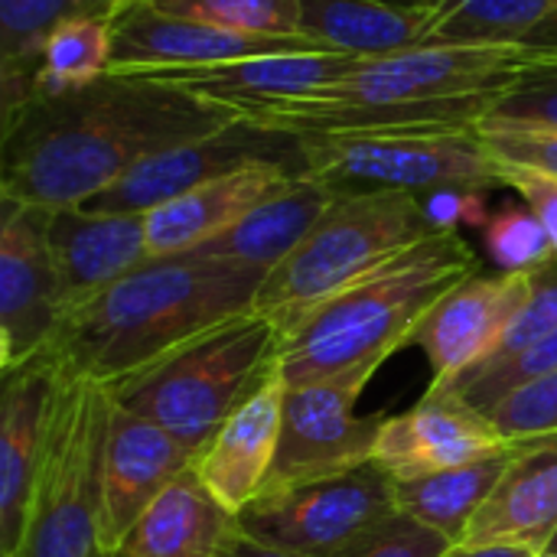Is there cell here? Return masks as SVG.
Listing matches in <instances>:
<instances>
[{"label": "cell", "instance_id": "cell-19", "mask_svg": "<svg viewBox=\"0 0 557 557\" xmlns=\"http://www.w3.org/2000/svg\"><path fill=\"white\" fill-rule=\"evenodd\" d=\"M369 59L346 55V52H297V55H258V59H235L196 69H166L150 72L140 78H153L183 91H193L206 101L225 104L232 111H251L261 104H274L284 98H300L317 88H326Z\"/></svg>", "mask_w": 557, "mask_h": 557}, {"label": "cell", "instance_id": "cell-13", "mask_svg": "<svg viewBox=\"0 0 557 557\" xmlns=\"http://www.w3.org/2000/svg\"><path fill=\"white\" fill-rule=\"evenodd\" d=\"M333 52L310 36H258L219 29L209 23L166 16L140 0H127L114 13V75H150L166 69H196L258 55Z\"/></svg>", "mask_w": 557, "mask_h": 557}, {"label": "cell", "instance_id": "cell-5", "mask_svg": "<svg viewBox=\"0 0 557 557\" xmlns=\"http://www.w3.org/2000/svg\"><path fill=\"white\" fill-rule=\"evenodd\" d=\"M277 326L251 310L117 382L108 395L117 408L163 428L196 457L228 414L277 369Z\"/></svg>", "mask_w": 557, "mask_h": 557}, {"label": "cell", "instance_id": "cell-28", "mask_svg": "<svg viewBox=\"0 0 557 557\" xmlns=\"http://www.w3.org/2000/svg\"><path fill=\"white\" fill-rule=\"evenodd\" d=\"M557 42V0H444L421 46Z\"/></svg>", "mask_w": 557, "mask_h": 557}, {"label": "cell", "instance_id": "cell-24", "mask_svg": "<svg viewBox=\"0 0 557 557\" xmlns=\"http://www.w3.org/2000/svg\"><path fill=\"white\" fill-rule=\"evenodd\" d=\"M235 516L189 467L134 525L114 557H222Z\"/></svg>", "mask_w": 557, "mask_h": 557}, {"label": "cell", "instance_id": "cell-10", "mask_svg": "<svg viewBox=\"0 0 557 557\" xmlns=\"http://www.w3.org/2000/svg\"><path fill=\"white\" fill-rule=\"evenodd\" d=\"M369 379L372 375H343L310 385H287L277 454L258 496L343 476L375 460L385 414H356V401Z\"/></svg>", "mask_w": 557, "mask_h": 557}, {"label": "cell", "instance_id": "cell-44", "mask_svg": "<svg viewBox=\"0 0 557 557\" xmlns=\"http://www.w3.org/2000/svg\"><path fill=\"white\" fill-rule=\"evenodd\" d=\"M535 557H557V555H552V552H539V555Z\"/></svg>", "mask_w": 557, "mask_h": 557}, {"label": "cell", "instance_id": "cell-38", "mask_svg": "<svg viewBox=\"0 0 557 557\" xmlns=\"http://www.w3.org/2000/svg\"><path fill=\"white\" fill-rule=\"evenodd\" d=\"M421 202L434 232H457L460 225L486 228V222L493 219L480 189H434L421 196Z\"/></svg>", "mask_w": 557, "mask_h": 557}, {"label": "cell", "instance_id": "cell-22", "mask_svg": "<svg viewBox=\"0 0 557 557\" xmlns=\"http://www.w3.org/2000/svg\"><path fill=\"white\" fill-rule=\"evenodd\" d=\"M557 529V431L516 441L512 463L473 519L463 545H522L542 552Z\"/></svg>", "mask_w": 557, "mask_h": 557}, {"label": "cell", "instance_id": "cell-35", "mask_svg": "<svg viewBox=\"0 0 557 557\" xmlns=\"http://www.w3.org/2000/svg\"><path fill=\"white\" fill-rule=\"evenodd\" d=\"M493 127L557 131V72H545L499 95L486 111V117L480 121V131H493Z\"/></svg>", "mask_w": 557, "mask_h": 557}, {"label": "cell", "instance_id": "cell-40", "mask_svg": "<svg viewBox=\"0 0 557 557\" xmlns=\"http://www.w3.org/2000/svg\"><path fill=\"white\" fill-rule=\"evenodd\" d=\"M222 557H297V555H287V552H277V548H268V545H261V542L248 539V535L235 525V532H232V539H228V545H225Z\"/></svg>", "mask_w": 557, "mask_h": 557}, {"label": "cell", "instance_id": "cell-31", "mask_svg": "<svg viewBox=\"0 0 557 557\" xmlns=\"http://www.w3.org/2000/svg\"><path fill=\"white\" fill-rule=\"evenodd\" d=\"M557 369V330L548 333L542 343H535L532 349H525L522 356L509 359V362H499V366H480V369H470L463 372L460 379H454L450 385H441L437 392H450L457 398H463L470 408L476 411H490L499 398H506L512 388L532 382V379H542L548 372Z\"/></svg>", "mask_w": 557, "mask_h": 557}, {"label": "cell", "instance_id": "cell-41", "mask_svg": "<svg viewBox=\"0 0 557 557\" xmlns=\"http://www.w3.org/2000/svg\"><path fill=\"white\" fill-rule=\"evenodd\" d=\"M539 552H532V548H522V545H480V548H473V545H457L454 552L447 557H535Z\"/></svg>", "mask_w": 557, "mask_h": 557}, {"label": "cell", "instance_id": "cell-23", "mask_svg": "<svg viewBox=\"0 0 557 557\" xmlns=\"http://www.w3.org/2000/svg\"><path fill=\"white\" fill-rule=\"evenodd\" d=\"M339 193L343 189H336L333 183L300 173L271 199H264L255 212H248L238 225L196 251L271 274L310 235L323 212L339 199Z\"/></svg>", "mask_w": 557, "mask_h": 557}, {"label": "cell", "instance_id": "cell-11", "mask_svg": "<svg viewBox=\"0 0 557 557\" xmlns=\"http://www.w3.org/2000/svg\"><path fill=\"white\" fill-rule=\"evenodd\" d=\"M258 163H284L304 173V137L268 131L238 117L235 124L209 137H196V140H186L163 153L147 157L144 163L127 170L114 186H108L101 196H95L82 209L147 215L157 206H166L209 180H219V176H228L235 170L258 166Z\"/></svg>", "mask_w": 557, "mask_h": 557}, {"label": "cell", "instance_id": "cell-26", "mask_svg": "<svg viewBox=\"0 0 557 557\" xmlns=\"http://www.w3.org/2000/svg\"><path fill=\"white\" fill-rule=\"evenodd\" d=\"M437 7H392L382 0H300V33L346 55H388L421 46Z\"/></svg>", "mask_w": 557, "mask_h": 557}, {"label": "cell", "instance_id": "cell-34", "mask_svg": "<svg viewBox=\"0 0 557 557\" xmlns=\"http://www.w3.org/2000/svg\"><path fill=\"white\" fill-rule=\"evenodd\" d=\"M486 418L496 424V431L506 441H529L557 431V369L532 379L519 388H512L506 398H499Z\"/></svg>", "mask_w": 557, "mask_h": 557}, {"label": "cell", "instance_id": "cell-17", "mask_svg": "<svg viewBox=\"0 0 557 557\" xmlns=\"http://www.w3.org/2000/svg\"><path fill=\"white\" fill-rule=\"evenodd\" d=\"M512 444L516 441H506L483 411L450 392L431 388L411 411L385 418L375 463L392 480H414L503 454Z\"/></svg>", "mask_w": 557, "mask_h": 557}, {"label": "cell", "instance_id": "cell-9", "mask_svg": "<svg viewBox=\"0 0 557 557\" xmlns=\"http://www.w3.org/2000/svg\"><path fill=\"white\" fill-rule=\"evenodd\" d=\"M395 512V480L372 460L343 476L255 496L235 525L287 555L346 557Z\"/></svg>", "mask_w": 557, "mask_h": 557}, {"label": "cell", "instance_id": "cell-37", "mask_svg": "<svg viewBox=\"0 0 557 557\" xmlns=\"http://www.w3.org/2000/svg\"><path fill=\"white\" fill-rule=\"evenodd\" d=\"M480 137L490 147V153L499 157L503 163L557 176V131H542V127H493V131H480Z\"/></svg>", "mask_w": 557, "mask_h": 557}, {"label": "cell", "instance_id": "cell-14", "mask_svg": "<svg viewBox=\"0 0 557 557\" xmlns=\"http://www.w3.org/2000/svg\"><path fill=\"white\" fill-rule=\"evenodd\" d=\"M193 454L153 421L117 408L101 454V548L114 557L144 512L193 467Z\"/></svg>", "mask_w": 557, "mask_h": 557}, {"label": "cell", "instance_id": "cell-21", "mask_svg": "<svg viewBox=\"0 0 557 557\" xmlns=\"http://www.w3.org/2000/svg\"><path fill=\"white\" fill-rule=\"evenodd\" d=\"M294 176H300V170L284 163H258L209 180L183 193L180 199L157 206L153 212H147L150 258L183 255L209 245L212 238L238 225L248 212H255L264 199H271L277 189H284Z\"/></svg>", "mask_w": 557, "mask_h": 557}, {"label": "cell", "instance_id": "cell-18", "mask_svg": "<svg viewBox=\"0 0 557 557\" xmlns=\"http://www.w3.org/2000/svg\"><path fill=\"white\" fill-rule=\"evenodd\" d=\"M49 251L69 320V313L95 300L101 290L150 258L147 215L91 212L82 206L55 209L49 212Z\"/></svg>", "mask_w": 557, "mask_h": 557}, {"label": "cell", "instance_id": "cell-1", "mask_svg": "<svg viewBox=\"0 0 557 557\" xmlns=\"http://www.w3.org/2000/svg\"><path fill=\"white\" fill-rule=\"evenodd\" d=\"M242 114L193 91L114 75L33 98L3 127L0 196L36 209H75L127 170L176 144L209 137Z\"/></svg>", "mask_w": 557, "mask_h": 557}, {"label": "cell", "instance_id": "cell-7", "mask_svg": "<svg viewBox=\"0 0 557 557\" xmlns=\"http://www.w3.org/2000/svg\"><path fill=\"white\" fill-rule=\"evenodd\" d=\"M545 72H557V42H434L375 55L310 98L339 104L499 98Z\"/></svg>", "mask_w": 557, "mask_h": 557}, {"label": "cell", "instance_id": "cell-39", "mask_svg": "<svg viewBox=\"0 0 557 557\" xmlns=\"http://www.w3.org/2000/svg\"><path fill=\"white\" fill-rule=\"evenodd\" d=\"M499 160V157H496ZM503 163V160H499ZM503 183L509 189H516L525 206L539 215V222L545 225L548 238H552V248L557 255V176L548 173H535V170H525V166H512V163H503Z\"/></svg>", "mask_w": 557, "mask_h": 557}, {"label": "cell", "instance_id": "cell-29", "mask_svg": "<svg viewBox=\"0 0 557 557\" xmlns=\"http://www.w3.org/2000/svg\"><path fill=\"white\" fill-rule=\"evenodd\" d=\"M114 16H85L59 26L42 46L33 98L85 88L111 72Z\"/></svg>", "mask_w": 557, "mask_h": 557}, {"label": "cell", "instance_id": "cell-42", "mask_svg": "<svg viewBox=\"0 0 557 557\" xmlns=\"http://www.w3.org/2000/svg\"><path fill=\"white\" fill-rule=\"evenodd\" d=\"M382 3H392V7H441L444 0H382Z\"/></svg>", "mask_w": 557, "mask_h": 557}, {"label": "cell", "instance_id": "cell-3", "mask_svg": "<svg viewBox=\"0 0 557 557\" xmlns=\"http://www.w3.org/2000/svg\"><path fill=\"white\" fill-rule=\"evenodd\" d=\"M480 274V258L460 232H434L395 261L339 290L281 336L287 385L343 375H375L411 343L428 310L460 281Z\"/></svg>", "mask_w": 557, "mask_h": 557}, {"label": "cell", "instance_id": "cell-20", "mask_svg": "<svg viewBox=\"0 0 557 557\" xmlns=\"http://www.w3.org/2000/svg\"><path fill=\"white\" fill-rule=\"evenodd\" d=\"M284 395L287 382L277 362V369L228 414V421L193 460V470L202 486L232 516H238L261 493L271 473L281 441Z\"/></svg>", "mask_w": 557, "mask_h": 557}, {"label": "cell", "instance_id": "cell-43", "mask_svg": "<svg viewBox=\"0 0 557 557\" xmlns=\"http://www.w3.org/2000/svg\"><path fill=\"white\" fill-rule=\"evenodd\" d=\"M542 552H552V555H557V529H555V535L548 539V545H545Z\"/></svg>", "mask_w": 557, "mask_h": 557}, {"label": "cell", "instance_id": "cell-15", "mask_svg": "<svg viewBox=\"0 0 557 557\" xmlns=\"http://www.w3.org/2000/svg\"><path fill=\"white\" fill-rule=\"evenodd\" d=\"M529 290L532 271L473 274L447 290L411 336V343L421 346L431 359V388L450 385L467 369L486 362L509 320L525 304Z\"/></svg>", "mask_w": 557, "mask_h": 557}, {"label": "cell", "instance_id": "cell-8", "mask_svg": "<svg viewBox=\"0 0 557 557\" xmlns=\"http://www.w3.org/2000/svg\"><path fill=\"white\" fill-rule=\"evenodd\" d=\"M304 176L336 189H405L428 196L434 189H499L503 163L473 131H405L304 137Z\"/></svg>", "mask_w": 557, "mask_h": 557}, {"label": "cell", "instance_id": "cell-30", "mask_svg": "<svg viewBox=\"0 0 557 557\" xmlns=\"http://www.w3.org/2000/svg\"><path fill=\"white\" fill-rule=\"evenodd\" d=\"M140 3L166 16H183L219 29L258 33V36H304L300 0H140Z\"/></svg>", "mask_w": 557, "mask_h": 557}, {"label": "cell", "instance_id": "cell-4", "mask_svg": "<svg viewBox=\"0 0 557 557\" xmlns=\"http://www.w3.org/2000/svg\"><path fill=\"white\" fill-rule=\"evenodd\" d=\"M434 235L424 202L405 189H349L264 277L255 313L284 336L310 310Z\"/></svg>", "mask_w": 557, "mask_h": 557}, {"label": "cell", "instance_id": "cell-16", "mask_svg": "<svg viewBox=\"0 0 557 557\" xmlns=\"http://www.w3.org/2000/svg\"><path fill=\"white\" fill-rule=\"evenodd\" d=\"M59 362L42 352L3 375L0 408V557H20L39 480Z\"/></svg>", "mask_w": 557, "mask_h": 557}, {"label": "cell", "instance_id": "cell-33", "mask_svg": "<svg viewBox=\"0 0 557 557\" xmlns=\"http://www.w3.org/2000/svg\"><path fill=\"white\" fill-rule=\"evenodd\" d=\"M483 238L499 271H532L555 258L552 238L529 206H506L493 212L483 228Z\"/></svg>", "mask_w": 557, "mask_h": 557}, {"label": "cell", "instance_id": "cell-32", "mask_svg": "<svg viewBox=\"0 0 557 557\" xmlns=\"http://www.w3.org/2000/svg\"><path fill=\"white\" fill-rule=\"evenodd\" d=\"M557 330V255L552 261L532 268V290L525 297V304L519 307V313L509 320L506 333L499 336V343L493 346L490 359L480 366H499L509 362L516 356H522L525 349H532L535 343H542L548 333ZM473 366V369H480ZM470 372V369H467ZM460 379V375H457Z\"/></svg>", "mask_w": 557, "mask_h": 557}, {"label": "cell", "instance_id": "cell-2", "mask_svg": "<svg viewBox=\"0 0 557 557\" xmlns=\"http://www.w3.org/2000/svg\"><path fill=\"white\" fill-rule=\"evenodd\" d=\"M264 271L199 251L147 258L69 313L49 356L72 375L114 388L202 333L255 310Z\"/></svg>", "mask_w": 557, "mask_h": 557}, {"label": "cell", "instance_id": "cell-27", "mask_svg": "<svg viewBox=\"0 0 557 557\" xmlns=\"http://www.w3.org/2000/svg\"><path fill=\"white\" fill-rule=\"evenodd\" d=\"M512 454H516V444L503 454H493V457H483L454 470H441V473H428L414 480H395V503L411 519L447 535L454 545H463L473 519L480 516V509L499 486L506 467L512 463Z\"/></svg>", "mask_w": 557, "mask_h": 557}, {"label": "cell", "instance_id": "cell-6", "mask_svg": "<svg viewBox=\"0 0 557 557\" xmlns=\"http://www.w3.org/2000/svg\"><path fill=\"white\" fill-rule=\"evenodd\" d=\"M108 421V388L62 369L20 557H108L101 548V454Z\"/></svg>", "mask_w": 557, "mask_h": 557}, {"label": "cell", "instance_id": "cell-36", "mask_svg": "<svg viewBox=\"0 0 557 557\" xmlns=\"http://www.w3.org/2000/svg\"><path fill=\"white\" fill-rule=\"evenodd\" d=\"M457 545L434 532L431 525L411 519L408 512H395L372 535H366L346 557H447Z\"/></svg>", "mask_w": 557, "mask_h": 557}, {"label": "cell", "instance_id": "cell-12", "mask_svg": "<svg viewBox=\"0 0 557 557\" xmlns=\"http://www.w3.org/2000/svg\"><path fill=\"white\" fill-rule=\"evenodd\" d=\"M65 323V300L49 251V209L3 199L0 225V369L3 375L49 352Z\"/></svg>", "mask_w": 557, "mask_h": 557}, {"label": "cell", "instance_id": "cell-25", "mask_svg": "<svg viewBox=\"0 0 557 557\" xmlns=\"http://www.w3.org/2000/svg\"><path fill=\"white\" fill-rule=\"evenodd\" d=\"M124 0H0V124L10 127L33 101L42 46L85 16H114Z\"/></svg>", "mask_w": 557, "mask_h": 557}]
</instances>
